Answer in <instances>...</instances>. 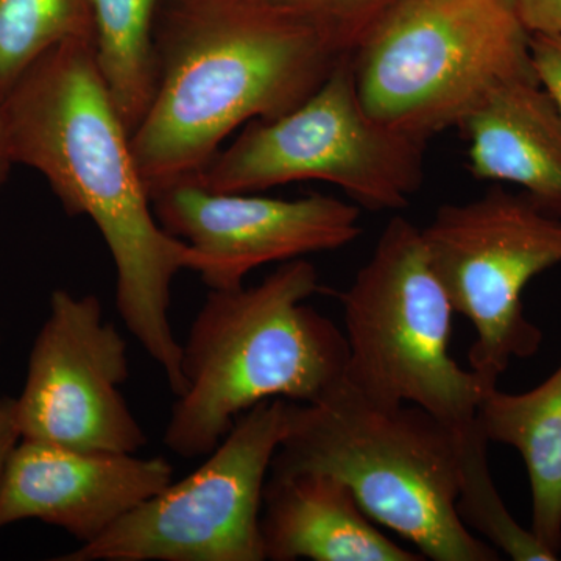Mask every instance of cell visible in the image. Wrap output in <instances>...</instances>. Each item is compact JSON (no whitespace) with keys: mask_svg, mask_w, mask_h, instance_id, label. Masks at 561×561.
Wrapping results in <instances>:
<instances>
[{"mask_svg":"<svg viewBox=\"0 0 561 561\" xmlns=\"http://www.w3.org/2000/svg\"><path fill=\"white\" fill-rule=\"evenodd\" d=\"M172 481L173 467L162 457L21 438L0 481V530L38 519L90 545Z\"/></svg>","mask_w":561,"mask_h":561,"instance_id":"12","label":"cell"},{"mask_svg":"<svg viewBox=\"0 0 561 561\" xmlns=\"http://www.w3.org/2000/svg\"><path fill=\"white\" fill-rule=\"evenodd\" d=\"M476 423L490 443L522 454L529 476L531 531L545 548L561 552V364L524 393L497 387L483 397Z\"/></svg>","mask_w":561,"mask_h":561,"instance_id":"15","label":"cell"},{"mask_svg":"<svg viewBox=\"0 0 561 561\" xmlns=\"http://www.w3.org/2000/svg\"><path fill=\"white\" fill-rule=\"evenodd\" d=\"M426 144L373 119L362 105L348 51L297 108L251 122L191 180L234 194L327 181L362 208L400 210L423 184Z\"/></svg>","mask_w":561,"mask_h":561,"instance_id":"7","label":"cell"},{"mask_svg":"<svg viewBox=\"0 0 561 561\" xmlns=\"http://www.w3.org/2000/svg\"><path fill=\"white\" fill-rule=\"evenodd\" d=\"M171 3L157 94L131 135L149 194L197 175L245 122L297 108L348 54L319 22L256 0Z\"/></svg>","mask_w":561,"mask_h":561,"instance_id":"2","label":"cell"},{"mask_svg":"<svg viewBox=\"0 0 561 561\" xmlns=\"http://www.w3.org/2000/svg\"><path fill=\"white\" fill-rule=\"evenodd\" d=\"M128 346L95 295L55 290L16 398L21 438L80 451L138 454L146 432L121 387Z\"/></svg>","mask_w":561,"mask_h":561,"instance_id":"10","label":"cell"},{"mask_svg":"<svg viewBox=\"0 0 561 561\" xmlns=\"http://www.w3.org/2000/svg\"><path fill=\"white\" fill-rule=\"evenodd\" d=\"M94 58L125 127L135 133L158 87L157 22L161 0H90Z\"/></svg>","mask_w":561,"mask_h":561,"instance_id":"16","label":"cell"},{"mask_svg":"<svg viewBox=\"0 0 561 561\" xmlns=\"http://www.w3.org/2000/svg\"><path fill=\"white\" fill-rule=\"evenodd\" d=\"M511 3L530 35L561 38V0H511Z\"/></svg>","mask_w":561,"mask_h":561,"instance_id":"21","label":"cell"},{"mask_svg":"<svg viewBox=\"0 0 561 561\" xmlns=\"http://www.w3.org/2000/svg\"><path fill=\"white\" fill-rule=\"evenodd\" d=\"M530 51L535 76L561 110L560 36L530 35Z\"/></svg>","mask_w":561,"mask_h":561,"instance_id":"20","label":"cell"},{"mask_svg":"<svg viewBox=\"0 0 561 561\" xmlns=\"http://www.w3.org/2000/svg\"><path fill=\"white\" fill-rule=\"evenodd\" d=\"M319 290L317 268L301 257L257 286L209 291L181 343L184 390L165 426L169 451L208 456L260 402L312 404L345 381V334L306 305Z\"/></svg>","mask_w":561,"mask_h":561,"instance_id":"3","label":"cell"},{"mask_svg":"<svg viewBox=\"0 0 561 561\" xmlns=\"http://www.w3.org/2000/svg\"><path fill=\"white\" fill-rule=\"evenodd\" d=\"M14 164L38 171L70 216H87L116 265L121 319L160 365L175 397L183 393L181 343L169 308L181 271L202 257L154 216L131 135L111 101L94 58V41L47 51L2 99Z\"/></svg>","mask_w":561,"mask_h":561,"instance_id":"1","label":"cell"},{"mask_svg":"<svg viewBox=\"0 0 561 561\" xmlns=\"http://www.w3.org/2000/svg\"><path fill=\"white\" fill-rule=\"evenodd\" d=\"M298 471L341 479L373 522L426 560H501L457 513L456 431L419 405L378 404L346 379L312 404L289 401L271 474Z\"/></svg>","mask_w":561,"mask_h":561,"instance_id":"4","label":"cell"},{"mask_svg":"<svg viewBox=\"0 0 561 561\" xmlns=\"http://www.w3.org/2000/svg\"><path fill=\"white\" fill-rule=\"evenodd\" d=\"M421 234L454 311L474 328L470 368L500 381L513 359L540 350V328L522 297L535 276L561 264V219L527 195L494 187L442 206Z\"/></svg>","mask_w":561,"mask_h":561,"instance_id":"9","label":"cell"},{"mask_svg":"<svg viewBox=\"0 0 561 561\" xmlns=\"http://www.w3.org/2000/svg\"><path fill=\"white\" fill-rule=\"evenodd\" d=\"M154 216L202 257L210 290L243 286L257 267L343 249L359 238L360 209L330 195L283 201L206 190L194 180L151 192Z\"/></svg>","mask_w":561,"mask_h":561,"instance_id":"11","label":"cell"},{"mask_svg":"<svg viewBox=\"0 0 561 561\" xmlns=\"http://www.w3.org/2000/svg\"><path fill=\"white\" fill-rule=\"evenodd\" d=\"M265 560L423 561L373 524L345 482L330 472L268 474L262 504Z\"/></svg>","mask_w":561,"mask_h":561,"instance_id":"13","label":"cell"},{"mask_svg":"<svg viewBox=\"0 0 561 561\" xmlns=\"http://www.w3.org/2000/svg\"><path fill=\"white\" fill-rule=\"evenodd\" d=\"M351 60L373 119L424 142L459 127L501 84L537 79L511 0H398Z\"/></svg>","mask_w":561,"mask_h":561,"instance_id":"5","label":"cell"},{"mask_svg":"<svg viewBox=\"0 0 561 561\" xmlns=\"http://www.w3.org/2000/svg\"><path fill=\"white\" fill-rule=\"evenodd\" d=\"M457 128L472 176L515 184L561 219V110L538 79L501 84Z\"/></svg>","mask_w":561,"mask_h":561,"instance_id":"14","label":"cell"},{"mask_svg":"<svg viewBox=\"0 0 561 561\" xmlns=\"http://www.w3.org/2000/svg\"><path fill=\"white\" fill-rule=\"evenodd\" d=\"M94 41L90 0H0V101L47 51Z\"/></svg>","mask_w":561,"mask_h":561,"instance_id":"18","label":"cell"},{"mask_svg":"<svg viewBox=\"0 0 561 561\" xmlns=\"http://www.w3.org/2000/svg\"><path fill=\"white\" fill-rule=\"evenodd\" d=\"M13 158H11L9 138H7L5 121H3L2 101H0V184L5 180L11 165H13Z\"/></svg>","mask_w":561,"mask_h":561,"instance_id":"23","label":"cell"},{"mask_svg":"<svg viewBox=\"0 0 561 561\" xmlns=\"http://www.w3.org/2000/svg\"><path fill=\"white\" fill-rule=\"evenodd\" d=\"M341 301L351 387L378 404L419 405L453 430L476 420L497 381L454 359L456 311L421 228L393 217Z\"/></svg>","mask_w":561,"mask_h":561,"instance_id":"6","label":"cell"},{"mask_svg":"<svg viewBox=\"0 0 561 561\" xmlns=\"http://www.w3.org/2000/svg\"><path fill=\"white\" fill-rule=\"evenodd\" d=\"M21 442L18 424L16 398L0 397V481L5 472L10 456Z\"/></svg>","mask_w":561,"mask_h":561,"instance_id":"22","label":"cell"},{"mask_svg":"<svg viewBox=\"0 0 561 561\" xmlns=\"http://www.w3.org/2000/svg\"><path fill=\"white\" fill-rule=\"evenodd\" d=\"M287 419V400L254 405L187 478L169 483L98 540L54 560H265L264 489Z\"/></svg>","mask_w":561,"mask_h":561,"instance_id":"8","label":"cell"},{"mask_svg":"<svg viewBox=\"0 0 561 561\" xmlns=\"http://www.w3.org/2000/svg\"><path fill=\"white\" fill-rule=\"evenodd\" d=\"M319 22L343 49L353 51L375 21L398 0H256Z\"/></svg>","mask_w":561,"mask_h":561,"instance_id":"19","label":"cell"},{"mask_svg":"<svg viewBox=\"0 0 561 561\" xmlns=\"http://www.w3.org/2000/svg\"><path fill=\"white\" fill-rule=\"evenodd\" d=\"M454 431L459 453L457 513L465 526L481 534L483 540L512 560H559L556 553L541 545L534 531L524 529L505 507L491 476L490 442L483 437L476 420Z\"/></svg>","mask_w":561,"mask_h":561,"instance_id":"17","label":"cell"}]
</instances>
